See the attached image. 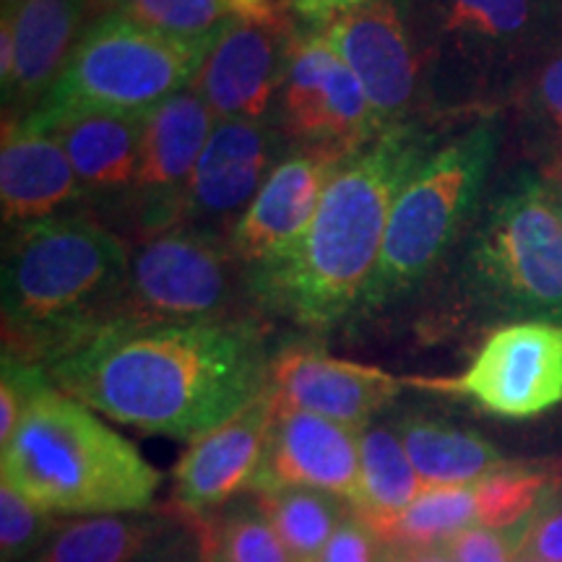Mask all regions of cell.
<instances>
[{"label": "cell", "mask_w": 562, "mask_h": 562, "mask_svg": "<svg viewBox=\"0 0 562 562\" xmlns=\"http://www.w3.org/2000/svg\"><path fill=\"white\" fill-rule=\"evenodd\" d=\"M277 349L256 315L112 321L47 364L53 385L149 435L195 440L269 389Z\"/></svg>", "instance_id": "1"}, {"label": "cell", "mask_w": 562, "mask_h": 562, "mask_svg": "<svg viewBox=\"0 0 562 562\" xmlns=\"http://www.w3.org/2000/svg\"><path fill=\"white\" fill-rule=\"evenodd\" d=\"M438 144L425 121L393 125L349 157L297 240L245 269V294L305 328L360 315L398 191Z\"/></svg>", "instance_id": "2"}, {"label": "cell", "mask_w": 562, "mask_h": 562, "mask_svg": "<svg viewBox=\"0 0 562 562\" xmlns=\"http://www.w3.org/2000/svg\"><path fill=\"white\" fill-rule=\"evenodd\" d=\"M131 250L102 222L58 214L5 229L3 355L47 364L115 321Z\"/></svg>", "instance_id": "3"}, {"label": "cell", "mask_w": 562, "mask_h": 562, "mask_svg": "<svg viewBox=\"0 0 562 562\" xmlns=\"http://www.w3.org/2000/svg\"><path fill=\"white\" fill-rule=\"evenodd\" d=\"M427 117L490 115L562 47V0H409Z\"/></svg>", "instance_id": "4"}, {"label": "cell", "mask_w": 562, "mask_h": 562, "mask_svg": "<svg viewBox=\"0 0 562 562\" xmlns=\"http://www.w3.org/2000/svg\"><path fill=\"white\" fill-rule=\"evenodd\" d=\"M0 484L53 516L79 518L149 510L161 474L91 406L50 383L0 448Z\"/></svg>", "instance_id": "5"}, {"label": "cell", "mask_w": 562, "mask_h": 562, "mask_svg": "<svg viewBox=\"0 0 562 562\" xmlns=\"http://www.w3.org/2000/svg\"><path fill=\"white\" fill-rule=\"evenodd\" d=\"M451 290L472 318L562 323V222L537 167L513 172L461 240Z\"/></svg>", "instance_id": "6"}, {"label": "cell", "mask_w": 562, "mask_h": 562, "mask_svg": "<svg viewBox=\"0 0 562 562\" xmlns=\"http://www.w3.org/2000/svg\"><path fill=\"white\" fill-rule=\"evenodd\" d=\"M503 144L501 112L476 117L438 140L396 195L360 315L378 313L417 292L459 248L484 203L490 172Z\"/></svg>", "instance_id": "7"}, {"label": "cell", "mask_w": 562, "mask_h": 562, "mask_svg": "<svg viewBox=\"0 0 562 562\" xmlns=\"http://www.w3.org/2000/svg\"><path fill=\"white\" fill-rule=\"evenodd\" d=\"M214 37L178 40L121 13L91 21L50 94L19 123L42 131L70 112H151L193 87Z\"/></svg>", "instance_id": "8"}, {"label": "cell", "mask_w": 562, "mask_h": 562, "mask_svg": "<svg viewBox=\"0 0 562 562\" xmlns=\"http://www.w3.org/2000/svg\"><path fill=\"white\" fill-rule=\"evenodd\" d=\"M245 269L229 237L178 224L131 250L128 279L115 321H203L232 311Z\"/></svg>", "instance_id": "9"}, {"label": "cell", "mask_w": 562, "mask_h": 562, "mask_svg": "<svg viewBox=\"0 0 562 562\" xmlns=\"http://www.w3.org/2000/svg\"><path fill=\"white\" fill-rule=\"evenodd\" d=\"M269 121L290 149L328 151L349 159L381 136L360 81L323 30L302 32Z\"/></svg>", "instance_id": "10"}, {"label": "cell", "mask_w": 562, "mask_h": 562, "mask_svg": "<svg viewBox=\"0 0 562 562\" xmlns=\"http://www.w3.org/2000/svg\"><path fill=\"white\" fill-rule=\"evenodd\" d=\"M404 383L461 396L503 419L539 417L562 404V323H503L484 336L461 375Z\"/></svg>", "instance_id": "11"}, {"label": "cell", "mask_w": 562, "mask_h": 562, "mask_svg": "<svg viewBox=\"0 0 562 562\" xmlns=\"http://www.w3.org/2000/svg\"><path fill=\"white\" fill-rule=\"evenodd\" d=\"M292 13L269 0L224 21L193 81L216 121H269L302 34Z\"/></svg>", "instance_id": "12"}, {"label": "cell", "mask_w": 562, "mask_h": 562, "mask_svg": "<svg viewBox=\"0 0 562 562\" xmlns=\"http://www.w3.org/2000/svg\"><path fill=\"white\" fill-rule=\"evenodd\" d=\"M323 34L360 81L383 131L425 121L422 63L396 0H372L328 21Z\"/></svg>", "instance_id": "13"}, {"label": "cell", "mask_w": 562, "mask_h": 562, "mask_svg": "<svg viewBox=\"0 0 562 562\" xmlns=\"http://www.w3.org/2000/svg\"><path fill=\"white\" fill-rule=\"evenodd\" d=\"M216 115L195 87L154 108L146 117L138 172L128 195L136 227L146 237L178 227L191 180Z\"/></svg>", "instance_id": "14"}, {"label": "cell", "mask_w": 562, "mask_h": 562, "mask_svg": "<svg viewBox=\"0 0 562 562\" xmlns=\"http://www.w3.org/2000/svg\"><path fill=\"white\" fill-rule=\"evenodd\" d=\"M286 151L290 146L271 121H216L193 172L180 224L229 237Z\"/></svg>", "instance_id": "15"}, {"label": "cell", "mask_w": 562, "mask_h": 562, "mask_svg": "<svg viewBox=\"0 0 562 562\" xmlns=\"http://www.w3.org/2000/svg\"><path fill=\"white\" fill-rule=\"evenodd\" d=\"M404 378L372 364L331 357L313 344H290L277 349L269 372L273 402L290 409L364 430L404 391Z\"/></svg>", "instance_id": "16"}, {"label": "cell", "mask_w": 562, "mask_h": 562, "mask_svg": "<svg viewBox=\"0 0 562 562\" xmlns=\"http://www.w3.org/2000/svg\"><path fill=\"white\" fill-rule=\"evenodd\" d=\"M273 412L277 402L266 389L235 417L191 440L172 472L180 513L199 521L240 495H248L261 472Z\"/></svg>", "instance_id": "17"}, {"label": "cell", "mask_w": 562, "mask_h": 562, "mask_svg": "<svg viewBox=\"0 0 562 562\" xmlns=\"http://www.w3.org/2000/svg\"><path fill=\"white\" fill-rule=\"evenodd\" d=\"M360 432L341 422L277 404L261 472L250 492L311 487L339 495L357 508L362 501Z\"/></svg>", "instance_id": "18"}, {"label": "cell", "mask_w": 562, "mask_h": 562, "mask_svg": "<svg viewBox=\"0 0 562 562\" xmlns=\"http://www.w3.org/2000/svg\"><path fill=\"white\" fill-rule=\"evenodd\" d=\"M344 161L347 159L336 154L315 149L284 154L229 232V248L243 269L266 261L297 240L313 222L328 182Z\"/></svg>", "instance_id": "19"}, {"label": "cell", "mask_w": 562, "mask_h": 562, "mask_svg": "<svg viewBox=\"0 0 562 562\" xmlns=\"http://www.w3.org/2000/svg\"><path fill=\"white\" fill-rule=\"evenodd\" d=\"M13 34V76L3 87V121L19 123L40 108L91 24L89 0H21L3 11Z\"/></svg>", "instance_id": "20"}, {"label": "cell", "mask_w": 562, "mask_h": 562, "mask_svg": "<svg viewBox=\"0 0 562 562\" xmlns=\"http://www.w3.org/2000/svg\"><path fill=\"white\" fill-rule=\"evenodd\" d=\"M83 195L87 193L55 136L24 123L3 121L0 211L5 229L66 214L70 203H79Z\"/></svg>", "instance_id": "21"}, {"label": "cell", "mask_w": 562, "mask_h": 562, "mask_svg": "<svg viewBox=\"0 0 562 562\" xmlns=\"http://www.w3.org/2000/svg\"><path fill=\"white\" fill-rule=\"evenodd\" d=\"M149 112L83 110L53 121L55 136L87 195L128 193L138 172Z\"/></svg>", "instance_id": "22"}, {"label": "cell", "mask_w": 562, "mask_h": 562, "mask_svg": "<svg viewBox=\"0 0 562 562\" xmlns=\"http://www.w3.org/2000/svg\"><path fill=\"white\" fill-rule=\"evenodd\" d=\"M191 521L167 510L60 518L37 562H151Z\"/></svg>", "instance_id": "23"}, {"label": "cell", "mask_w": 562, "mask_h": 562, "mask_svg": "<svg viewBox=\"0 0 562 562\" xmlns=\"http://www.w3.org/2000/svg\"><path fill=\"white\" fill-rule=\"evenodd\" d=\"M398 438L427 487H467L484 476L513 467L501 448L480 432L463 430L451 422L404 414L396 422Z\"/></svg>", "instance_id": "24"}, {"label": "cell", "mask_w": 562, "mask_h": 562, "mask_svg": "<svg viewBox=\"0 0 562 562\" xmlns=\"http://www.w3.org/2000/svg\"><path fill=\"white\" fill-rule=\"evenodd\" d=\"M360 490L362 501L355 510L370 526L398 516L430 490L419 480L393 425L372 422L360 432Z\"/></svg>", "instance_id": "25"}, {"label": "cell", "mask_w": 562, "mask_h": 562, "mask_svg": "<svg viewBox=\"0 0 562 562\" xmlns=\"http://www.w3.org/2000/svg\"><path fill=\"white\" fill-rule=\"evenodd\" d=\"M297 562H315L334 531L355 513L349 501L311 487L248 492Z\"/></svg>", "instance_id": "26"}, {"label": "cell", "mask_w": 562, "mask_h": 562, "mask_svg": "<svg viewBox=\"0 0 562 562\" xmlns=\"http://www.w3.org/2000/svg\"><path fill=\"white\" fill-rule=\"evenodd\" d=\"M191 524L206 562H297L252 495H240Z\"/></svg>", "instance_id": "27"}, {"label": "cell", "mask_w": 562, "mask_h": 562, "mask_svg": "<svg viewBox=\"0 0 562 562\" xmlns=\"http://www.w3.org/2000/svg\"><path fill=\"white\" fill-rule=\"evenodd\" d=\"M480 526L474 487H432L419 495L409 508L372 526L389 544L438 547L448 544L461 531Z\"/></svg>", "instance_id": "28"}, {"label": "cell", "mask_w": 562, "mask_h": 562, "mask_svg": "<svg viewBox=\"0 0 562 562\" xmlns=\"http://www.w3.org/2000/svg\"><path fill=\"white\" fill-rule=\"evenodd\" d=\"M510 104L537 167L558 159L562 154V47L531 70Z\"/></svg>", "instance_id": "29"}, {"label": "cell", "mask_w": 562, "mask_h": 562, "mask_svg": "<svg viewBox=\"0 0 562 562\" xmlns=\"http://www.w3.org/2000/svg\"><path fill=\"white\" fill-rule=\"evenodd\" d=\"M476 518L487 529H510L524 524L552 492V476L518 463L474 482Z\"/></svg>", "instance_id": "30"}, {"label": "cell", "mask_w": 562, "mask_h": 562, "mask_svg": "<svg viewBox=\"0 0 562 562\" xmlns=\"http://www.w3.org/2000/svg\"><path fill=\"white\" fill-rule=\"evenodd\" d=\"M121 16L178 40H206L235 16L232 0H128Z\"/></svg>", "instance_id": "31"}, {"label": "cell", "mask_w": 562, "mask_h": 562, "mask_svg": "<svg viewBox=\"0 0 562 562\" xmlns=\"http://www.w3.org/2000/svg\"><path fill=\"white\" fill-rule=\"evenodd\" d=\"M60 516L0 484V562H37Z\"/></svg>", "instance_id": "32"}, {"label": "cell", "mask_w": 562, "mask_h": 562, "mask_svg": "<svg viewBox=\"0 0 562 562\" xmlns=\"http://www.w3.org/2000/svg\"><path fill=\"white\" fill-rule=\"evenodd\" d=\"M0 364H3L0 370V448H3L13 438L30 404L53 381L42 364L16 360L11 355H3Z\"/></svg>", "instance_id": "33"}, {"label": "cell", "mask_w": 562, "mask_h": 562, "mask_svg": "<svg viewBox=\"0 0 562 562\" xmlns=\"http://www.w3.org/2000/svg\"><path fill=\"white\" fill-rule=\"evenodd\" d=\"M391 552L393 544L385 542L381 533L355 510L334 531L315 562H389Z\"/></svg>", "instance_id": "34"}, {"label": "cell", "mask_w": 562, "mask_h": 562, "mask_svg": "<svg viewBox=\"0 0 562 562\" xmlns=\"http://www.w3.org/2000/svg\"><path fill=\"white\" fill-rule=\"evenodd\" d=\"M518 526L510 529H487V526H472L461 531L446 544L453 562H516L518 552Z\"/></svg>", "instance_id": "35"}, {"label": "cell", "mask_w": 562, "mask_h": 562, "mask_svg": "<svg viewBox=\"0 0 562 562\" xmlns=\"http://www.w3.org/2000/svg\"><path fill=\"white\" fill-rule=\"evenodd\" d=\"M290 3L294 16L307 21L313 30H323V26L339 16V13L360 9V5L372 3V0H290Z\"/></svg>", "instance_id": "36"}, {"label": "cell", "mask_w": 562, "mask_h": 562, "mask_svg": "<svg viewBox=\"0 0 562 562\" xmlns=\"http://www.w3.org/2000/svg\"><path fill=\"white\" fill-rule=\"evenodd\" d=\"M151 562H206L201 554L199 537H195L193 524L188 526V531L180 533L170 547H165V550H161Z\"/></svg>", "instance_id": "37"}, {"label": "cell", "mask_w": 562, "mask_h": 562, "mask_svg": "<svg viewBox=\"0 0 562 562\" xmlns=\"http://www.w3.org/2000/svg\"><path fill=\"white\" fill-rule=\"evenodd\" d=\"M389 562H453L446 544L438 547H396L393 544Z\"/></svg>", "instance_id": "38"}, {"label": "cell", "mask_w": 562, "mask_h": 562, "mask_svg": "<svg viewBox=\"0 0 562 562\" xmlns=\"http://www.w3.org/2000/svg\"><path fill=\"white\" fill-rule=\"evenodd\" d=\"M537 170H539V175H542L552 209L558 211V216L562 222V167H537Z\"/></svg>", "instance_id": "39"}, {"label": "cell", "mask_w": 562, "mask_h": 562, "mask_svg": "<svg viewBox=\"0 0 562 562\" xmlns=\"http://www.w3.org/2000/svg\"><path fill=\"white\" fill-rule=\"evenodd\" d=\"M128 0H89V16L91 21L110 16V13H117Z\"/></svg>", "instance_id": "40"}, {"label": "cell", "mask_w": 562, "mask_h": 562, "mask_svg": "<svg viewBox=\"0 0 562 562\" xmlns=\"http://www.w3.org/2000/svg\"><path fill=\"white\" fill-rule=\"evenodd\" d=\"M263 3H269V0H232V9H235V13H243V11L258 9V5Z\"/></svg>", "instance_id": "41"}, {"label": "cell", "mask_w": 562, "mask_h": 562, "mask_svg": "<svg viewBox=\"0 0 562 562\" xmlns=\"http://www.w3.org/2000/svg\"><path fill=\"white\" fill-rule=\"evenodd\" d=\"M539 167H562V154L558 159H552V161H547V165H539Z\"/></svg>", "instance_id": "42"}, {"label": "cell", "mask_w": 562, "mask_h": 562, "mask_svg": "<svg viewBox=\"0 0 562 562\" xmlns=\"http://www.w3.org/2000/svg\"><path fill=\"white\" fill-rule=\"evenodd\" d=\"M21 0H3V11H9V9H13V5H19Z\"/></svg>", "instance_id": "43"}, {"label": "cell", "mask_w": 562, "mask_h": 562, "mask_svg": "<svg viewBox=\"0 0 562 562\" xmlns=\"http://www.w3.org/2000/svg\"><path fill=\"white\" fill-rule=\"evenodd\" d=\"M516 562H547V560H537V558H518Z\"/></svg>", "instance_id": "44"}]
</instances>
